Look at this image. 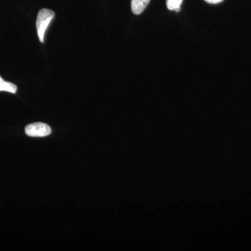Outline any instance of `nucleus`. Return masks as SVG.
I'll return each mask as SVG.
<instances>
[{"instance_id": "nucleus-6", "label": "nucleus", "mask_w": 251, "mask_h": 251, "mask_svg": "<svg viewBox=\"0 0 251 251\" xmlns=\"http://www.w3.org/2000/svg\"><path fill=\"white\" fill-rule=\"evenodd\" d=\"M206 2L209 3V4H219V3H221V1H224V0H204Z\"/></svg>"}, {"instance_id": "nucleus-2", "label": "nucleus", "mask_w": 251, "mask_h": 251, "mask_svg": "<svg viewBox=\"0 0 251 251\" xmlns=\"http://www.w3.org/2000/svg\"><path fill=\"white\" fill-rule=\"evenodd\" d=\"M25 133L30 137H45L51 133V128L41 122L31 124L25 127Z\"/></svg>"}, {"instance_id": "nucleus-3", "label": "nucleus", "mask_w": 251, "mask_h": 251, "mask_svg": "<svg viewBox=\"0 0 251 251\" xmlns=\"http://www.w3.org/2000/svg\"><path fill=\"white\" fill-rule=\"evenodd\" d=\"M150 0H131L132 12L135 15L143 13L150 3Z\"/></svg>"}, {"instance_id": "nucleus-1", "label": "nucleus", "mask_w": 251, "mask_h": 251, "mask_svg": "<svg viewBox=\"0 0 251 251\" xmlns=\"http://www.w3.org/2000/svg\"><path fill=\"white\" fill-rule=\"evenodd\" d=\"M55 14H54V11L48 9H41L38 13L36 26L38 36H39V40L41 43L44 42V36H45L46 29L50 24Z\"/></svg>"}, {"instance_id": "nucleus-4", "label": "nucleus", "mask_w": 251, "mask_h": 251, "mask_svg": "<svg viewBox=\"0 0 251 251\" xmlns=\"http://www.w3.org/2000/svg\"><path fill=\"white\" fill-rule=\"evenodd\" d=\"M0 92H8L16 94L17 92V86L11 82H6L0 77Z\"/></svg>"}, {"instance_id": "nucleus-5", "label": "nucleus", "mask_w": 251, "mask_h": 251, "mask_svg": "<svg viewBox=\"0 0 251 251\" xmlns=\"http://www.w3.org/2000/svg\"><path fill=\"white\" fill-rule=\"evenodd\" d=\"M183 0H166L167 7L171 11L179 12Z\"/></svg>"}]
</instances>
